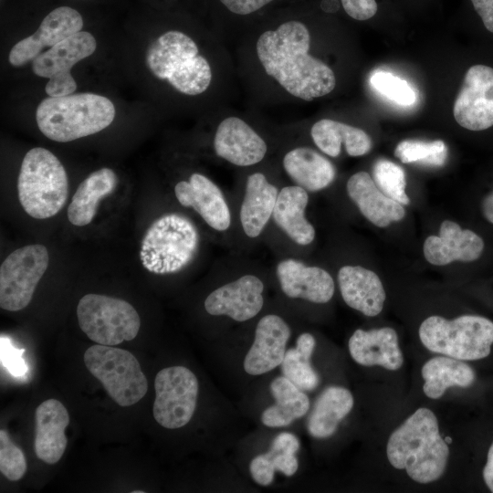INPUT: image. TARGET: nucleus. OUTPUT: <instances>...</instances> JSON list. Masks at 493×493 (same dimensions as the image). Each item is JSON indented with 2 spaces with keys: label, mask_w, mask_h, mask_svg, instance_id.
I'll return each mask as SVG.
<instances>
[{
  "label": "nucleus",
  "mask_w": 493,
  "mask_h": 493,
  "mask_svg": "<svg viewBox=\"0 0 493 493\" xmlns=\"http://www.w3.org/2000/svg\"><path fill=\"white\" fill-rule=\"evenodd\" d=\"M481 209L485 218L493 224V192L483 199Z\"/></svg>",
  "instance_id": "c03bdc74"
},
{
  "label": "nucleus",
  "mask_w": 493,
  "mask_h": 493,
  "mask_svg": "<svg viewBox=\"0 0 493 493\" xmlns=\"http://www.w3.org/2000/svg\"><path fill=\"white\" fill-rule=\"evenodd\" d=\"M24 452L11 439L9 434L0 430V471L10 481L21 479L26 472Z\"/></svg>",
  "instance_id": "e433bc0d"
},
{
  "label": "nucleus",
  "mask_w": 493,
  "mask_h": 493,
  "mask_svg": "<svg viewBox=\"0 0 493 493\" xmlns=\"http://www.w3.org/2000/svg\"><path fill=\"white\" fill-rule=\"evenodd\" d=\"M311 138L316 146L325 154L337 157L341 144L352 157L368 153L372 146L369 135L362 130L337 121L323 119L313 124Z\"/></svg>",
  "instance_id": "cd10ccee"
},
{
  "label": "nucleus",
  "mask_w": 493,
  "mask_h": 493,
  "mask_svg": "<svg viewBox=\"0 0 493 493\" xmlns=\"http://www.w3.org/2000/svg\"><path fill=\"white\" fill-rule=\"evenodd\" d=\"M338 284L350 308L368 317H374L383 310L385 291L373 271L361 266H343L338 272Z\"/></svg>",
  "instance_id": "b1692460"
},
{
  "label": "nucleus",
  "mask_w": 493,
  "mask_h": 493,
  "mask_svg": "<svg viewBox=\"0 0 493 493\" xmlns=\"http://www.w3.org/2000/svg\"><path fill=\"white\" fill-rule=\"evenodd\" d=\"M296 347L286 351L281 362L283 376L303 391H312L320 383V377L310 363L315 348V339L308 332L300 334Z\"/></svg>",
  "instance_id": "72a5a7b5"
},
{
  "label": "nucleus",
  "mask_w": 493,
  "mask_h": 493,
  "mask_svg": "<svg viewBox=\"0 0 493 493\" xmlns=\"http://www.w3.org/2000/svg\"><path fill=\"white\" fill-rule=\"evenodd\" d=\"M353 403L351 393L344 387L330 386L323 390L308 418L309 435L315 438L332 435L340 422L352 409Z\"/></svg>",
  "instance_id": "7c9ffc66"
},
{
  "label": "nucleus",
  "mask_w": 493,
  "mask_h": 493,
  "mask_svg": "<svg viewBox=\"0 0 493 493\" xmlns=\"http://www.w3.org/2000/svg\"><path fill=\"white\" fill-rule=\"evenodd\" d=\"M456 122L470 131L493 126V68L474 65L467 71L454 103Z\"/></svg>",
  "instance_id": "ddd939ff"
},
{
  "label": "nucleus",
  "mask_w": 493,
  "mask_h": 493,
  "mask_svg": "<svg viewBox=\"0 0 493 493\" xmlns=\"http://www.w3.org/2000/svg\"><path fill=\"white\" fill-rule=\"evenodd\" d=\"M483 478L488 489L493 492V443L488 452L487 463L483 469Z\"/></svg>",
  "instance_id": "37998d69"
},
{
  "label": "nucleus",
  "mask_w": 493,
  "mask_h": 493,
  "mask_svg": "<svg viewBox=\"0 0 493 493\" xmlns=\"http://www.w3.org/2000/svg\"><path fill=\"white\" fill-rule=\"evenodd\" d=\"M115 107L106 97L93 93L44 99L36 121L40 131L58 142H68L97 133L111 124Z\"/></svg>",
  "instance_id": "7ed1b4c3"
},
{
  "label": "nucleus",
  "mask_w": 493,
  "mask_h": 493,
  "mask_svg": "<svg viewBox=\"0 0 493 493\" xmlns=\"http://www.w3.org/2000/svg\"><path fill=\"white\" fill-rule=\"evenodd\" d=\"M131 492H132V493H143L144 491H142V490H133V491H131Z\"/></svg>",
  "instance_id": "49530a36"
},
{
  "label": "nucleus",
  "mask_w": 493,
  "mask_h": 493,
  "mask_svg": "<svg viewBox=\"0 0 493 493\" xmlns=\"http://www.w3.org/2000/svg\"><path fill=\"white\" fill-rule=\"evenodd\" d=\"M445 441H446L447 444H450V443L452 442V440L450 439L449 436H446V437L445 438Z\"/></svg>",
  "instance_id": "a18cd8bd"
},
{
  "label": "nucleus",
  "mask_w": 493,
  "mask_h": 493,
  "mask_svg": "<svg viewBox=\"0 0 493 493\" xmlns=\"http://www.w3.org/2000/svg\"><path fill=\"white\" fill-rule=\"evenodd\" d=\"M290 329L278 315L267 314L257 324L254 341L245 356L244 370L250 375H260L280 365Z\"/></svg>",
  "instance_id": "a211bd4d"
},
{
  "label": "nucleus",
  "mask_w": 493,
  "mask_h": 493,
  "mask_svg": "<svg viewBox=\"0 0 493 493\" xmlns=\"http://www.w3.org/2000/svg\"><path fill=\"white\" fill-rule=\"evenodd\" d=\"M17 192L22 207L31 217L54 216L68 198V182L64 166L45 148L29 150L21 163Z\"/></svg>",
  "instance_id": "39448f33"
},
{
  "label": "nucleus",
  "mask_w": 493,
  "mask_h": 493,
  "mask_svg": "<svg viewBox=\"0 0 493 493\" xmlns=\"http://www.w3.org/2000/svg\"><path fill=\"white\" fill-rule=\"evenodd\" d=\"M96 47L95 37L89 32L79 31L39 54L32 61V70L37 76L48 79L45 90L49 97L70 95L77 89L71 68L91 56Z\"/></svg>",
  "instance_id": "f8f14e48"
},
{
  "label": "nucleus",
  "mask_w": 493,
  "mask_h": 493,
  "mask_svg": "<svg viewBox=\"0 0 493 493\" xmlns=\"http://www.w3.org/2000/svg\"><path fill=\"white\" fill-rule=\"evenodd\" d=\"M84 363L111 399L122 407L144 397L148 381L137 358L129 351L95 344L84 352Z\"/></svg>",
  "instance_id": "6e6552de"
},
{
  "label": "nucleus",
  "mask_w": 493,
  "mask_h": 493,
  "mask_svg": "<svg viewBox=\"0 0 493 493\" xmlns=\"http://www.w3.org/2000/svg\"><path fill=\"white\" fill-rule=\"evenodd\" d=\"M81 15L69 6H60L52 10L41 22L37 30L31 36L18 41L9 52V63L22 67L32 62L45 47L56 44L81 31Z\"/></svg>",
  "instance_id": "2eb2a0df"
},
{
  "label": "nucleus",
  "mask_w": 493,
  "mask_h": 493,
  "mask_svg": "<svg viewBox=\"0 0 493 493\" xmlns=\"http://www.w3.org/2000/svg\"><path fill=\"white\" fill-rule=\"evenodd\" d=\"M5 366L13 372L14 374L19 375L25 372V366L23 361L20 359L19 353L16 350L13 349H5Z\"/></svg>",
  "instance_id": "79ce46f5"
},
{
  "label": "nucleus",
  "mask_w": 493,
  "mask_h": 493,
  "mask_svg": "<svg viewBox=\"0 0 493 493\" xmlns=\"http://www.w3.org/2000/svg\"><path fill=\"white\" fill-rule=\"evenodd\" d=\"M310 34L299 21H288L267 30L257 42V58L266 73L292 96L310 101L331 92L332 69L309 54Z\"/></svg>",
  "instance_id": "f257e3e1"
},
{
  "label": "nucleus",
  "mask_w": 493,
  "mask_h": 493,
  "mask_svg": "<svg viewBox=\"0 0 493 493\" xmlns=\"http://www.w3.org/2000/svg\"><path fill=\"white\" fill-rule=\"evenodd\" d=\"M232 13L237 15L251 14L273 0H220Z\"/></svg>",
  "instance_id": "ea45409f"
},
{
  "label": "nucleus",
  "mask_w": 493,
  "mask_h": 493,
  "mask_svg": "<svg viewBox=\"0 0 493 493\" xmlns=\"http://www.w3.org/2000/svg\"><path fill=\"white\" fill-rule=\"evenodd\" d=\"M308 191L299 185L283 187L274 207L272 219L295 244L308 246L315 239V228L306 218Z\"/></svg>",
  "instance_id": "a878e982"
},
{
  "label": "nucleus",
  "mask_w": 493,
  "mask_h": 493,
  "mask_svg": "<svg viewBox=\"0 0 493 493\" xmlns=\"http://www.w3.org/2000/svg\"><path fill=\"white\" fill-rule=\"evenodd\" d=\"M199 234L186 216L170 213L156 219L147 229L141 246L142 266L150 272L175 273L194 259Z\"/></svg>",
  "instance_id": "423d86ee"
},
{
  "label": "nucleus",
  "mask_w": 493,
  "mask_h": 493,
  "mask_svg": "<svg viewBox=\"0 0 493 493\" xmlns=\"http://www.w3.org/2000/svg\"><path fill=\"white\" fill-rule=\"evenodd\" d=\"M154 389L155 421L167 429L187 425L195 411L199 391L194 373L181 365L163 368L155 376Z\"/></svg>",
  "instance_id": "9b49d317"
},
{
  "label": "nucleus",
  "mask_w": 493,
  "mask_h": 493,
  "mask_svg": "<svg viewBox=\"0 0 493 493\" xmlns=\"http://www.w3.org/2000/svg\"><path fill=\"white\" fill-rule=\"evenodd\" d=\"M485 27L493 33V0H471Z\"/></svg>",
  "instance_id": "a19ab883"
},
{
  "label": "nucleus",
  "mask_w": 493,
  "mask_h": 493,
  "mask_svg": "<svg viewBox=\"0 0 493 493\" xmlns=\"http://www.w3.org/2000/svg\"><path fill=\"white\" fill-rule=\"evenodd\" d=\"M48 262L47 249L39 244L25 246L9 254L0 267V307L8 311L25 309Z\"/></svg>",
  "instance_id": "9d476101"
},
{
  "label": "nucleus",
  "mask_w": 493,
  "mask_h": 493,
  "mask_svg": "<svg viewBox=\"0 0 493 493\" xmlns=\"http://www.w3.org/2000/svg\"><path fill=\"white\" fill-rule=\"evenodd\" d=\"M283 168L292 182L308 192H318L328 187L335 179L332 163L309 147H297L283 158Z\"/></svg>",
  "instance_id": "bb28decb"
},
{
  "label": "nucleus",
  "mask_w": 493,
  "mask_h": 493,
  "mask_svg": "<svg viewBox=\"0 0 493 493\" xmlns=\"http://www.w3.org/2000/svg\"><path fill=\"white\" fill-rule=\"evenodd\" d=\"M69 414L57 399L42 402L35 412L34 449L38 459L53 465L62 457L68 444L65 435Z\"/></svg>",
  "instance_id": "412c9836"
},
{
  "label": "nucleus",
  "mask_w": 493,
  "mask_h": 493,
  "mask_svg": "<svg viewBox=\"0 0 493 493\" xmlns=\"http://www.w3.org/2000/svg\"><path fill=\"white\" fill-rule=\"evenodd\" d=\"M484 249L483 239L475 232L462 229L453 221H444L439 236H428L423 246L425 259L432 265L445 266L456 260L471 262L477 259Z\"/></svg>",
  "instance_id": "aec40b11"
},
{
  "label": "nucleus",
  "mask_w": 493,
  "mask_h": 493,
  "mask_svg": "<svg viewBox=\"0 0 493 493\" xmlns=\"http://www.w3.org/2000/svg\"><path fill=\"white\" fill-rule=\"evenodd\" d=\"M264 284L255 275L246 274L212 291L205 300L206 312L246 321L257 316L264 305Z\"/></svg>",
  "instance_id": "4468645a"
},
{
  "label": "nucleus",
  "mask_w": 493,
  "mask_h": 493,
  "mask_svg": "<svg viewBox=\"0 0 493 493\" xmlns=\"http://www.w3.org/2000/svg\"><path fill=\"white\" fill-rule=\"evenodd\" d=\"M278 192L262 173L248 175L239 211L240 224L246 236L257 238L262 234L272 218Z\"/></svg>",
  "instance_id": "393cba45"
},
{
  "label": "nucleus",
  "mask_w": 493,
  "mask_h": 493,
  "mask_svg": "<svg viewBox=\"0 0 493 493\" xmlns=\"http://www.w3.org/2000/svg\"><path fill=\"white\" fill-rule=\"evenodd\" d=\"M299 448L298 437L288 432L278 434L273 440L270 449L255 456L249 465L252 478L260 486L273 482L275 471L287 477L293 476L299 467L296 453Z\"/></svg>",
  "instance_id": "c85d7f7f"
},
{
  "label": "nucleus",
  "mask_w": 493,
  "mask_h": 493,
  "mask_svg": "<svg viewBox=\"0 0 493 493\" xmlns=\"http://www.w3.org/2000/svg\"><path fill=\"white\" fill-rule=\"evenodd\" d=\"M214 150L217 156L231 164L246 167L260 163L267 153V146L245 121L228 117L216 129Z\"/></svg>",
  "instance_id": "f3484780"
},
{
  "label": "nucleus",
  "mask_w": 493,
  "mask_h": 493,
  "mask_svg": "<svg viewBox=\"0 0 493 493\" xmlns=\"http://www.w3.org/2000/svg\"><path fill=\"white\" fill-rule=\"evenodd\" d=\"M146 65L159 79H166L180 93L195 96L212 81L211 67L199 54L196 43L180 31H168L156 38L146 52Z\"/></svg>",
  "instance_id": "20e7f679"
},
{
  "label": "nucleus",
  "mask_w": 493,
  "mask_h": 493,
  "mask_svg": "<svg viewBox=\"0 0 493 493\" xmlns=\"http://www.w3.org/2000/svg\"><path fill=\"white\" fill-rule=\"evenodd\" d=\"M386 455L394 468L404 469L415 482L439 479L446 470L449 448L439 434L435 414L428 408H418L391 434Z\"/></svg>",
  "instance_id": "f03ea898"
},
{
  "label": "nucleus",
  "mask_w": 493,
  "mask_h": 493,
  "mask_svg": "<svg viewBox=\"0 0 493 493\" xmlns=\"http://www.w3.org/2000/svg\"><path fill=\"white\" fill-rule=\"evenodd\" d=\"M346 190L362 215L376 226L386 227L404 217L403 205L384 194L366 172L352 174L347 182Z\"/></svg>",
  "instance_id": "5701e85b"
},
{
  "label": "nucleus",
  "mask_w": 493,
  "mask_h": 493,
  "mask_svg": "<svg viewBox=\"0 0 493 493\" xmlns=\"http://www.w3.org/2000/svg\"><path fill=\"white\" fill-rule=\"evenodd\" d=\"M419 338L433 352L461 361L480 360L490 353L493 322L477 315H462L454 320L430 316L421 323Z\"/></svg>",
  "instance_id": "0eeeda50"
},
{
  "label": "nucleus",
  "mask_w": 493,
  "mask_h": 493,
  "mask_svg": "<svg viewBox=\"0 0 493 493\" xmlns=\"http://www.w3.org/2000/svg\"><path fill=\"white\" fill-rule=\"evenodd\" d=\"M421 374L425 380L423 391L431 399L440 398L452 386L468 387L476 379V373L468 364L446 355L427 361Z\"/></svg>",
  "instance_id": "473e14b6"
},
{
  "label": "nucleus",
  "mask_w": 493,
  "mask_h": 493,
  "mask_svg": "<svg viewBox=\"0 0 493 493\" xmlns=\"http://www.w3.org/2000/svg\"><path fill=\"white\" fill-rule=\"evenodd\" d=\"M345 12L356 20H367L377 12L375 0H341Z\"/></svg>",
  "instance_id": "58836bf2"
},
{
  "label": "nucleus",
  "mask_w": 493,
  "mask_h": 493,
  "mask_svg": "<svg viewBox=\"0 0 493 493\" xmlns=\"http://www.w3.org/2000/svg\"><path fill=\"white\" fill-rule=\"evenodd\" d=\"M118 179L113 170L101 168L91 173L77 188L68 208L69 222L77 226L89 225L100 199L111 194Z\"/></svg>",
  "instance_id": "c756f323"
},
{
  "label": "nucleus",
  "mask_w": 493,
  "mask_h": 493,
  "mask_svg": "<svg viewBox=\"0 0 493 493\" xmlns=\"http://www.w3.org/2000/svg\"><path fill=\"white\" fill-rule=\"evenodd\" d=\"M270 392L276 402L261 414V422L266 426H288L308 413V395L285 376L277 377L271 382Z\"/></svg>",
  "instance_id": "2f4dec72"
},
{
  "label": "nucleus",
  "mask_w": 493,
  "mask_h": 493,
  "mask_svg": "<svg viewBox=\"0 0 493 493\" xmlns=\"http://www.w3.org/2000/svg\"><path fill=\"white\" fill-rule=\"evenodd\" d=\"M276 274L282 292L288 298L323 304L333 297V278L320 267L287 258L277 265Z\"/></svg>",
  "instance_id": "6ab92c4d"
},
{
  "label": "nucleus",
  "mask_w": 493,
  "mask_h": 493,
  "mask_svg": "<svg viewBox=\"0 0 493 493\" xmlns=\"http://www.w3.org/2000/svg\"><path fill=\"white\" fill-rule=\"evenodd\" d=\"M372 176L376 185L384 194L401 205L410 203L405 192V173L401 166L389 160L380 159L373 165Z\"/></svg>",
  "instance_id": "c9c22d12"
},
{
  "label": "nucleus",
  "mask_w": 493,
  "mask_h": 493,
  "mask_svg": "<svg viewBox=\"0 0 493 493\" xmlns=\"http://www.w3.org/2000/svg\"><path fill=\"white\" fill-rule=\"evenodd\" d=\"M371 83L380 93L397 104L411 105L415 101V93L409 84L389 72L374 73Z\"/></svg>",
  "instance_id": "4c0bfd02"
},
{
  "label": "nucleus",
  "mask_w": 493,
  "mask_h": 493,
  "mask_svg": "<svg viewBox=\"0 0 493 493\" xmlns=\"http://www.w3.org/2000/svg\"><path fill=\"white\" fill-rule=\"evenodd\" d=\"M174 194L184 207H192L210 226L218 232L228 230L231 212L220 187L207 176L194 173L188 181L174 186Z\"/></svg>",
  "instance_id": "dca6fc26"
},
{
  "label": "nucleus",
  "mask_w": 493,
  "mask_h": 493,
  "mask_svg": "<svg viewBox=\"0 0 493 493\" xmlns=\"http://www.w3.org/2000/svg\"><path fill=\"white\" fill-rule=\"evenodd\" d=\"M394 155L404 163H420L442 166L446 160L447 147L441 140L432 142L404 140L395 147Z\"/></svg>",
  "instance_id": "f704fd0d"
},
{
  "label": "nucleus",
  "mask_w": 493,
  "mask_h": 493,
  "mask_svg": "<svg viewBox=\"0 0 493 493\" xmlns=\"http://www.w3.org/2000/svg\"><path fill=\"white\" fill-rule=\"evenodd\" d=\"M79 328L92 341L114 346L133 340L140 330L141 319L124 299L100 294L83 296L77 306Z\"/></svg>",
  "instance_id": "1a4fd4ad"
},
{
  "label": "nucleus",
  "mask_w": 493,
  "mask_h": 493,
  "mask_svg": "<svg viewBox=\"0 0 493 493\" xmlns=\"http://www.w3.org/2000/svg\"><path fill=\"white\" fill-rule=\"evenodd\" d=\"M351 358L363 366H382L390 371L401 368L404 362L396 331L389 327L356 330L348 343Z\"/></svg>",
  "instance_id": "4be33fe9"
}]
</instances>
